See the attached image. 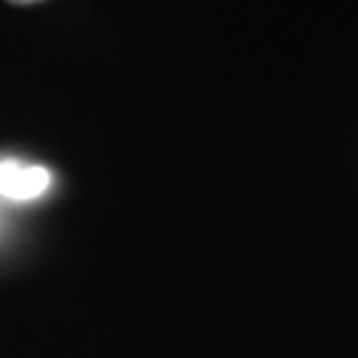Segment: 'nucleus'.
<instances>
[{"instance_id":"obj_1","label":"nucleus","mask_w":358,"mask_h":358,"mask_svg":"<svg viewBox=\"0 0 358 358\" xmlns=\"http://www.w3.org/2000/svg\"><path fill=\"white\" fill-rule=\"evenodd\" d=\"M51 173L40 165H24L16 159H0V196L13 202H29L48 192Z\"/></svg>"},{"instance_id":"obj_2","label":"nucleus","mask_w":358,"mask_h":358,"mask_svg":"<svg viewBox=\"0 0 358 358\" xmlns=\"http://www.w3.org/2000/svg\"><path fill=\"white\" fill-rule=\"evenodd\" d=\"M13 6H29V3H40V0H8Z\"/></svg>"}]
</instances>
